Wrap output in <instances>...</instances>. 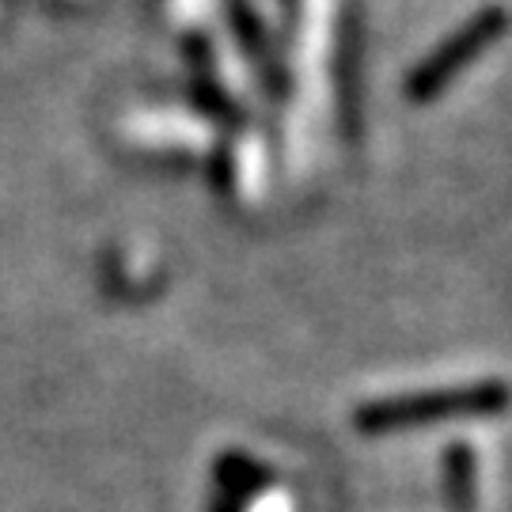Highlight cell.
I'll list each match as a JSON object with an SVG mask.
<instances>
[{
	"label": "cell",
	"mask_w": 512,
	"mask_h": 512,
	"mask_svg": "<svg viewBox=\"0 0 512 512\" xmlns=\"http://www.w3.org/2000/svg\"><path fill=\"white\" fill-rule=\"evenodd\" d=\"M509 403L512 391L501 380L429 387V391H414V395L365 403L353 414V425L368 437H380V433H403V429H414V425H437V421L494 418L501 410H509Z\"/></svg>",
	"instance_id": "1"
},
{
	"label": "cell",
	"mask_w": 512,
	"mask_h": 512,
	"mask_svg": "<svg viewBox=\"0 0 512 512\" xmlns=\"http://www.w3.org/2000/svg\"><path fill=\"white\" fill-rule=\"evenodd\" d=\"M512 16L501 4H490L467 19L452 38H444L433 54L421 61L418 69L406 80V99L410 103H433L448 84H456L459 76L467 73V65L482 57L486 50H494L501 38L509 35Z\"/></svg>",
	"instance_id": "2"
},
{
	"label": "cell",
	"mask_w": 512,
	"mask_h": 512,
	"mask_svg": "<svg viewBox=\"0 0 512 512\" xmlns=\"http://www.w3.org/2000/svg\"><path fill=\"white\" fill-rule=\"evenodd\" d=\"M444 478H448V497L459 512L475 509V463L467 448H452L444 456Z\"/></svg>",
	"instance_id": "3"
}]
</instances>
